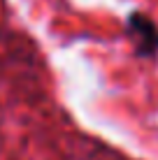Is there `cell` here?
<instances>
[{
	"label": "cell",
	"instance_id": "6da1fadb",
	"mask_svg": "<svg viewBox=\"0 0 158 160\" xmlns=\"http://www.w3.org/2000/svg\"><path fill=\"white\" fill-rule=\"evenodd\" d=\"M128 37L137 56L154 58L158 53V26L146 14L133 12L128 16Z\"/></svg>",
	"mask_w": 158,
	"mask_h": 160
}]
</instances>
